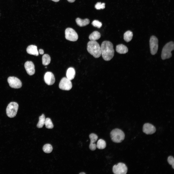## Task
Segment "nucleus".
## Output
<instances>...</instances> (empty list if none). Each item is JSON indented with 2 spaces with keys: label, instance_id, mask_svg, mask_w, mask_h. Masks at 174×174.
<instances>
[{
  "label": "nucleus",
  "instance_id": "10",
  "mask_svg": "<svg viewBox=\"0 0 174 174\" xmlns=\"http://www.w3.org/2000/svg\"><path fill=\"white\" fill-rule=\"evenodd\" d=\"M72 87L71 80L65 77L62 78L59 84V88L63 90H69L71 89Z\"/></svg>",
  "mask_w": 174,
  "mask_h": 174
},
{
  "label": "nucleus",
  "instance_id": "21",
  "mask_svg": "<svg viewBox=\"0 0 174 174\" xmlns=\"http://www.w3.org/2000/svg\"><path fill=\"white\" fill-rule=\"evenodd\" d=\"M51 61V57L49 55L45 54L43 56L42 61L43 65H48L50 63Z\"/></svg>",
  "mask_w": 174,
  "mask_h": 174
},
{
  "label": "nucleus",
  "instance_id": "22",
  "mask_svg": "<svg viewBox=\"0 0 174 174\" xmlns=\"http://www.w3.org/2000/svg\"><path fill=\"white\" fill-rule=\"evenodd\" d=\"M44 115L43 114L39 118V121L37 125V127L38 128H41L43 127L44 124L45 120Z\"/></svg>",
  "mask_w": 174,
  "mask_h": 174
},
{
  "label": "nucleus",
  "instance_id": "4",
  "mask_svg": "<svg viewBox=\"0 0 174 174\" xmlns=\"http://www.w3.org/2000/svg\"><path fill=\"white\" fill-rule=\"evenodd\" d=\"M174 44L173 42L171 41L166 44L162 49V59L165 60L170 58L172 56L171 51L174 50Z\"/></svg>",
  "mask_w": 174,
  "mask_h": 174
},
{
  "label": "nucleus",
  "instance_id": "29",
  "mask_svg": "<svg viewBox=\"0 0 174 174\" xmlns=\"http://www.w3.org/2000/svg\"><path fill=\"white\" fill-rule=\"evenodd\" d=\"M39 52L40 54H43L44 53V50L42 49H40L39 50Z\"/></svg>",
  "mask_w": 174,
  "mask_h": 174
},
{
  "label": "nucleus",
  "instance_id": "32",
  "mask_svg": "<svg viewBox=\"0 0 174 174\" xmlns=\"http://www.w3.org/2000/svg\"><path fill=\"white\" fill-rule=\"evenodd\" d=\"M79 174H85V173H84V172H82L81 173H80Z\"/></svg>",
  "mask_w": 174,
  "mask_h": 174
},
{
  "label": "nucleus",
  "instance_id": "2",
  "mask_svg": "<svg viewBox=\"0 0 174 174\" xmlns=\"http://www.w3.org/2000/svg\"><path fill=\"white\" fill-rule=\"evenodd\" d=\"M87 50L88 52L95 58H98L101 55V47L96 41H90L87 43Z\"/></svg>",
  "mask_w": 174,
  "mask_h": 174
},
{
  "label": "nucleus",
  "instance_id": "27",
  "mask_svg": "<svg viewBox=\"0 0 174 174\" xmlns=\"http://www.w3.org/2000/svg\"><path fill=\"white\" fill-rule=\"evenodd\" d=\"M92 24L93 26L97 27L98 28H100L102 26V23L101 22L96 20L93 21Z\"/></svg>",
  "mask_w": 174,
  "mask_h": 174
},
{
  "label": "nucleus",
  "instance_id": "5",
  "mask_svg": "<svg viewBox=\"0 0 174 174\" xmlns=\"http://www.w3.org/2000/svg\"><path fill=\"white\" fill-rule=\"evenodd\" d=\"M18 106V103L15 102H12L9 103L6 109L7 116L10 118L15 117L17 114Z\"/></svg>",
  "mask_w": 174,
  "mask_h": 174
},
{
  "label": "nucleus",
  "instance_id": "9",
  "mask_svg": "<svg viewBox=\"0 0 174 174\" xmlns=\"http://www.w3.org/2000/svg\"><path fill=\"white\" fill-rule=\"evenodd\" d=\"M7 81L10 86L13 88H20L22 86L21 81L19 79L15 77H9L7 79Z\"/></svg>",
  "mask_w": 174,
  "mask_h": 174
},
{
  "label": "nucleus",
  "instance_id": "24",
  "mask_svg": "<svg viewBox=\"0 0 174 174\" xmlns=\"http://www.w3.org/2000/svg\"><path fill=\"white\" fill-rule=\"evenodd\" d=\"M43 149L45 152L46 153H49L52 152L53 148L51 144H46L43 146Z\"/></svg>",
  "mask_w": 174,
  "mask_h": 174
},
{
  "label": "nucleus",
  "instance_id": "15",
  "mask_svg": "<svg viewBox=\"0 0 174 174\" xmlns=\"http://www.w3.org/2000/svg\"><path fill=\"white\" fill-rule=\"evenodd\" d=\"M26 51L27 53L36 56L39 54L37 47L35 45H32L29 46L26 49Z\"/></svg>",
  "mask_w": 174,
  "mask_h": 174
},
{
  "label": "nucleus",
  "instance_id": "18",
  "mask_svg": "<svg viewBox=\"0 0 174 174\" xmlns=\"http://www.w3.org/2000/svg\"><path fill=\"white\" fill-rule=\"evenodd\" d=\"M76 22L79 26L80 27H83L89 24L90 23V21L88 19H82L78 18L76 19Z\"/></svg>",
  "mask_w": 174,
  "mask_h": 174
},
{
  "label": "nucleus",
  "instance_id": "26",
  "mask_svg": "<svg viewBox=\"0 0 174 174\" xmlns=\"http://www.w3.org/2000/svg\"><path fill=\"white\" fill-rule=\"evenodd\" d=\"M105 5L104 3H101V2H98L95 5V7L97 10L103 9L105 8Z\"/></svg>",
  "mask_w": 174,
  "mask_h": 174
},
{
  "label": "nucleus",
  "instance_id": "16",
  "mask_svg": "<svg viewBox=\"0 0 174 174\" xmlns=\"http://www.w3.org/2000/svg\"><path fill=\"white\" fill-rule=\"evenodd\" d=\"M116 50L118 53L120 54H124L128 51L127 47L125 45L122 44H119L116 45Z\"/></svg>",
  "mask_w": 174,
  "mask_h": 174
},
{
  "label": "nucleus",
  "instance_id": "19",
  "mask_svg": "<svg viewBox=\"0 0 174 174\" xmlns=\"http://www.w3.org/2000/svg\"><path fill=\"white\" fill-rule=\"evenodd\" d=\"M101 36V34L99 32L94 31L89 35V38L90 41H95L99 39Z\"/></svg>",
  "mask_w": 174,
  "mask_h": 174
},
{
  "label": "nucleus",
  "instance_id": "28",
  "mask_svg": "<svg viewBox=\"0 0 174 174\" xmlns=\"http://www.w3.org/2000/svg\"><path fill=\"white\" fill-rule=\"evenodd\" d=\"M167 160L169 164L171 165L173 168L174 169V157L172 156H169L167 158Z\"/></svg>",
  "mask_w": 174,
  "mask_h": 174
},
{
  "label": "nucleus",
  "instance_id": "8",
  "mask_svg": "<svg viewBox=\"0 0 174 174\" xmlns=\"http://www.w3.org/2000/svg\"><path fill=\"white\" fill-rule=\"evenodd\" d=\"M149 42L151 53L152 55H155L158 49V40L155 36H152L150 37Z\"/></svg>",
  "mask_w": 174,
  "mask_h": 174
},
{
  "label": "nucleus",
  "instance_id": "30",
  "mask_svg": "<svg viewBox=\"0 0 174 174\" xmlns=\"http://www.w3.org/2000/svg\"><path fill=\"white\" fill-rule=\"evenodd\" d=\"M67 0L69 2L72 3L74 2L75 0Z\"/></svg>",
  "mask_w": 174,
  "mask_h": 174
},
{
  "label": "nucleus",
  "instance_id": "6",
  "mask_svg": "<svg viewBox=\"0 0 174 174\" xmlns=\"http://www.w3.org/2000/svg\"><path fill=\"white\" fill-rule=\"evenodd\" d=\"M127 170L128 168L125 164L121 162L114 165L112 168L113 172L115 174H126Z\"/></svg>",
  "mask_w": 174,
  "mask_h": 174
},
{
  "label": "nucleus",
  "instance_id": "1",
  "mask_svg": "<svg viewBox=\"0 0 174 174\" xmlns=\"http://www.w3.org/2000/svg\"><path fill=\"white\" fill-rule=\"evenodd\" d=\"M100 47L101 54L104 60L109 61L113 58L114 51L113 45L111 42L107 41H103Z\"/></svg>",
  "mask_w": 174,
  "mask_h": 174
},
{
  "label": "nucleus",
  "instance_id": "3",
  "mask_svg": "<svg viewBox=\"0 0 174 174\" xmlns=\"http://www.w3.org/2000/svg\"><path fill=\"white\" fill-rule=\"evenodd\" d=\"M112 140L114 142L120 143L122 142L125 138V134L121 130L118 128L114 129L110 132Z\"/></svg>",
  "mask_w": 174,
  "mask_h": 174
},
{
  "label": "nucleus",
  "instance_id": "23",
  "mask_svg": "<svg viewBox=\"0 0 174 174\" xmlns=\"http://www.w3.org/2000/svg\"><path fill=\"white\" fill-rule=\"evenodd\" d=\"M106 146V143L105 141L102 139H99L97 141L96 147L99 149H103Z\"/></svg>",
  "mask_w": 174,
  "mask_h": 174
},
{
  "label": "nucleus",
  "instance_id": "12",
  "mask_svg": "<svg viewBox=\"0 0 174 174\" xmlns=\"http://www.w3.org/2000/svg\"><path fill=\"white\" fill-rule=\"evenodd\" d=\"M44 80L45 83L49 85L53 84L55 81L54 75L51 72H48L45 73L44 76Z\"/></svg>",
  "mask_w": 174,
  "mask_h": 174
},
{
  "label": "nucleus",
  "instance_id": "13",
  "mask_svg": "<svg viewBox=\"0 0 174 174\" xmlns=\"http://www.w3.org/2000/svg\"><path fill=\"white\" fill-rule=\"evenodd\" d=\"M24 67L27 73L29 75H32L35 73V66L32 61H26L24 64Z\"/></svg>",
  "mask_w": 174,
  "mask_h": 174
},
{
  "label": "nucleus",
  "instance_id": "11",
  "mask_svg": "<svg viewBox=\"0 0 174 174\" xmlns=\"http://www.w3.org/2000/svg\"><path fill=\"white\" fill-rule=\"evenodd\" d=\"M156 129L155 127L152 124L146 123L143 126V132L147 134H152L155 132Z\"/></svg>",
  "mask_w": 174,
  "mask_h": 174
},
{
  "label": "nucleus",
  "instance_id": "7",
  "mask_svg": "<svg viewBox=\"0 0 174 174\" xmlns=\"http://www.w3.org/2000/svg\"><path fill=\"white\" fill-rule=\"evenodd\" d=\"M65 38L67 40L72 41H75L78 39V37L77 34L73 29L67 28L65 31Z\"/></svg>",
  "mask_w": 174,
  "mask_h": 174
},
{
  "label": "nucleus",
  "instance_id": "20",
  "mask_svg": "<svg viewBox=\"0 0 174 174\" xmlns=\"http://www.w3.org/2000/svg\"><path fill=\"white\" fill-rule=\"evenodd\" d=\"M133 36L132 32L130 31H127L124 34L123 38L126 42H129L132 40Z\"/></svg>",
  "mask_w": 174,
  "mask_h": 174
},
{
  "label": "nucleus",
  "instance_id": "14",
  "mask_svg": "<svg viewBox=\"0 0 174 174\" xmlns=\"http://www.w3.org/2000/svg\"><path fill=\"white\" fill-rule=\"evenodd\" d=\"M89 137L90 140L89 148L92 151L95 150L96 148V145L94 143L96 141L98 138V137L96 134L92 133L89 135Z\"/></svg>",
  "mask_w": 174,
  "mask_h": 174
},
{
  "label": "nucleus",
  "instance_id": "25",
  "mask_svg": "<svg viewBox=\"0 0 174 174\" xmlns=\"http://www.w3.org/2000/svg\"><path fill=\"white\" fill-rule=\"evenodd\" d=\"M44 124L46 127L48 129H52L54 127L51 119L49 118H47L45 119Z\"/></svg>",
  "mask_w": 174,
  "mask_h": 174
},
{
  "label": "nucleus",
  "instance_id": "17",
  "mask_svg": "<svg viewBox=\"0 0 174 174\" xmlns=\"http://www.w3.org/2000/svg\"><path fill=\"white\" fill-rule=\"evenodd\" d=\"M75 75V71L74 68L70 67L67 70L66 72L67 78L70 80L73 79Z\"/></svg>",
  "mask_w": 174,
  "mask_h": 174
},
{
  "label": "nucleus",
  "instance_id": "31",
  "mask_svg": "<svg viewBox=\"0 0 174 174\" xmlns=\"http://www.w3.org/2000/svg\"><path fill=\"white\" fill-rule=\"evenodd\" d=\"M55 2H58V1L60 0H51Z\"/></svg>",
  "mask_w": 174,
  "mask_h": 174
}]
</instances>
